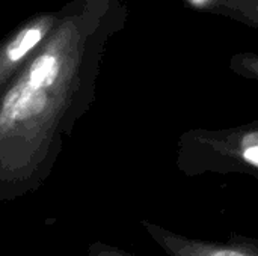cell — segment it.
<instances>
[{"instance_id":"1","label":"cell","mask_w":258,"mask_h":256,"mask_svg":"<svg viewBox=\"0 0 258 256\" xmlns=\"http://www.w3.org/2000/svg\"><path fill=\"white\" fill-rule=\"evenodd\" d=\"M67 104L60 54H39L0 98V178L23 180L45 155Z\"/></svg>"},{"instance_id":"2","label":"cell","mask_w":258,"mask_h":256,"mask_svg":"<svg viewBox=\"0 0 258 256\" xmlns=\"http://www.w3.org/2000/svg\"><path fill=\"white\" fill-rule=\"evenodd\" d=\"M177 164L187 177L246 174L258 178V121L231 128L186 131L178 142Z\"/></svg>"},{"instance_id":"3","label":"cell","mask_w":258,"mask_h":256,"mask_svg":"<svg viewBox=\"0 0 258 256\" xmlns=\"http://www.w3.org/2000/svg\"><path fill=\"white\" fill-rule=\"evenodd\" d=\"M150 237L169 256H258V240L231 234L228 241L184 237L150 222L142 223Z\"/></svg>"},{"instance_id":"4","label":"cell","mask_w":258,"mask_h":256,"mask_svg":"<svg viewBox=\"0 0 258 256\" xmlns=\"http://www.w3.org/2000/svg\"><path fill=\"white\" fill-rule=\"evenodd\" d=\"M206 8L258 29V0H210Z\"/></svg>"},{"instance_id":"5","label":"cell","mask_w":258,"mask_h":256,"mask_svg":"<svg viewBox=\"0 0 258 256\" xmlns=\"http://www.w3.org/2000/svg\"><path fill=\"white\" fill-rule=\"evenodd\" d=\"M230 68L234 74L258 83V53H236L230 59Z\"/></svg>"},{"instance_id":"6","label":"cell","mask_w":258,"mask_h":256,"mask_svg":"<svg viewBox=\"0 0 258 256\" xmlns=\"http://www.w3.org/2000/svg\"><path fill=\"white\" fill-rule=\"evenodd\" d=\"M97 256H132L122 250H118V249H113V247H103L98 250Z\"/></svg>"},{"instance_id":"7","label":"cell","mask_w":258,"mask_h":256,"mask_svg":"<svg viewBox=\"0 0 258 256\" xmlns=\"http://www.w3.org/2000/svg\"><path fill=\"white\" fill-rule=\"evenodd\" d=\"M257 180H258V178H257Z\"/></svg>"}]
</instances>
